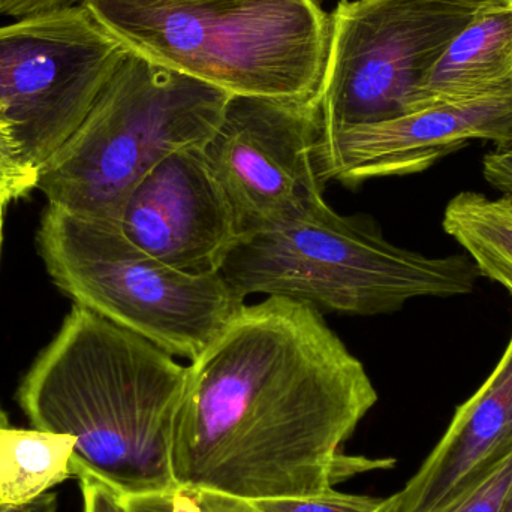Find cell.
Returning a JSON list of instances; mask_svg holds the SVG:
<instances>
[{"instance_id":"22","label":"cell","mask_w":512,"mask_h":512,"mask_svg":"<svg viewBox=\"0 0 512 512\" xmlns=\"http://www.w3.org/2000/svg\"><path fill=\"white\" fill-rule=\"evenodd\" d=\"M83 0H0V15L21 18L51 9L78 5Z\"/></svg>"},{"instance_id":"24","label":"cell","mask_w":512,"mask_h":512,"mask_svg":"<svg viewBox=\"0 0 512 512\" xmlns=\"http://www.w3.org/2000/svg\"><path fill=\"white\" fill-rule=\"evenodd\" d=\"M173 512H195V502L191 493L180 490L176 496V507Z\"/></svg>"},{"instance_id":"20","label":"cell","mask_w":512,"mask_h":512,"mask_svg":"<svg viewBox=\"0 0 512 512\" xmlns=\"http://www.w3.org/2000/svg\"><path fill=\"white\" fill-rule=\"evenodd\" d=\"M483 176L501 194L512 195V138L493 144L483 158Z\"/></svg>"},{"instance_id":"17","label":"cell","mask_w":512,"mask_h":512,"mask_svg":"<svg viewBox=\"0 0 512 512\" xmlns=\"http://www.w3.org/2000/svg\"><path fill=\"white\" fill-rule=\"evenodd\" d=\"M84 512H173L179 492L128 495L92 477L78 478Z\"/></svg>"},{"instance_id":"28","label":"cell","mask_w":512,"mask_h":512,"mask_svg":"<svg viewBox=\"0 0 512 512\" xmlns=\"http://www.w3.org/2000/svg\"><path fill=\"white\" fill-rule=\"evenodd\" d=\"M0 510H2V508H0Z\"/></svg>"},{"instance_id":"25","label":"cell","mask_w":512,"mask_h":512,"mask_svg":"<svg viewBox=\"0 0 512 512\" xmlns=\"http://www.w3.org/2000/svg\"><path fill=\"white\" fill-rule=\"evenodd\" d=\"M501 512H512V480L510 487H508L507 498H505L504 507Z\"/></svg>"},{"instance_id":"6","label":"cell","mask_w":512,"mask_h":512,"mask_svg":"<svg viewBox=\"0 0 512 512\" xmlns=\"http://www.w3.org/2000/svg\"><path fill=\"white\" fill-rule=\"evenodd\" d=\"M36 243L51 279L74 304L189 363L246 306L222 273L176 270L126 239L117 225L47 206Z\"/></svg>"},{"instance_id":"18","label":"cell","mask_w":512,"mask_h":512,"mask_svg":"<svg viewBox=\"0 0 512 512\" xmlns=\"http://www.w3.org/2000/svg\"><path fill=\"white\" fill-rule=\"evenodd\" d=\"M39 170L24 156L14 129L0 117V206L26 197L38 186Z\"/></svg>"},{"instance_id":"2","label":"cell","mask_w":512,"mask_h":512,"mask_svg":"<svg viewBox=\"0 0 512 512\" xmlns=\"http://www.w3.org/2000/svg\"><path fill=\"white\" fill-rule=\"evenodd\" d=\"M186 381L173 355L74 304L17 400L33 429L74 438L72 477L128 495L180 492L173 448Z\"/></svg>"},{"instance_id":"27","label":"cell","mask_w":512,"mask_h":512,"mask_svg":"<svg viewBox=\"0 0 512 512\" xmlns=\"http://www.w3.org/2000/svg\"><path fill=\"white\" fill-rule=\"evenodd\" d=\"M3 207L0 206V251H2Z\"/></svg>"},{"instance_id":"12","label":"cell","mask_w":512,"mask_h":512,"mask_svg":"<svg viewBox=\"0 0 512 512\" xmlns=\"http://www.w3.org/2000/svg\"><path fill=\"white\" fill-rule=\"evenodd\" d=\"M512 450V334L477 393L459 406L420 471L393 495L396 512H433Z\"/></svg>"},{"instance_id":"14","label":"cell","mask_w":512,"mask_h":512,"mask_svg":"<svg viewBox=\"0 0 512 512\" xmlns=\"http://www.w3.org/2000/svg\"><path fill=\"white\" fill-rule=\"evenodd\" d=\"M74 438L17 429L0 412V508L26 507L72 477Z\"/></svg>"},{"instance_id":"21","label":"cell","mask_w":512,"mask_h":512,"mask_svg":"<svg viewBox=\"0 0 512 512\" xmlns=\"http://www.w3.org/2000/svg\"><path fill=\"white\" fill-rule=\"evenodd\" d=\"M191 493L195 502V512H262L252 501L212 492V490H194Z\"/></svg>"},{"instance_id":"15","label":"cell","mask_w":512,"mask_h":512,"mask_svg":"<svg viewBox=\"0 0 512 512\" xmlns=\"http://www.w3.org/2000/svg\"><path fill=\"white\" fill-rule=\"evenodd\" d=\"M442 227L465 249L481 277L512 295V195L460 192L445 207Z\"/></svg>"},{"instance_id":"11","label":"cell","mask_w":512,"mask_h":512,"mask_svg":"<svg viewBox=\"0 0 512 512\" xmlns=\"http://www.w3.org/2000/svg\"><path fill=\"white\" fill-rule=\"evenodd\" d=\"M512 138V93L436 105L396 119L324 129L315 161L322 182L358 185L423 173L471 141Z\"/></svg>"},{"instance_id":"19","label":"cell","mask_w":512,"mask_h":512,"mask_svg":"<svg viewBox=\"0 0 512 512\" xmlns=\"http://www.w3.org/2000/svg\"><path fill=\"white\" fill-rule=\"evenodd\" d=\"M262 512H396L393 496L387 499L345 495L331 490L309 498L252 501Z\"/></svg>"},{"instance_id":"23","label":"cell","mask_w":512,"mask_h":512,"mask_svg":"<svg viewBox=\"0 0 512 512\" xmlns=\"http://www.w3.org/2000/svg\"><path fill=\"white\" fill-rule=\"evenodd\" d=\"M59 502L54 496L47 495L39 498L38 501L26 505V507L3 508L0 512H57Z\"/></svg>"},{"instance_id":"16","label":"cell","mask_w":512,"mask_h":512,"mask_svg":"<svg viewBox=\"0 0 512 512\" xmlns=\"http://www.w3.org/2000/svg\"><path fill=\"white\" fill-rule=\"evenodd\" d=\"M512 480V450L456 498L433 512H501Z\"/></svg>"},{"instance_id":"9","label":"cell","mask_w":512,"mask_h":512,"mask_svg":"<svg viewBox=\"0 0 512 512\" xmlns=\"http://www.w3.org/2000/svg\"><path fill=\"white\" fill-rule=\"evenodd\" d=\"M321 132L318 101L231 96L203 152L233 206L242 239L324 203L315 161Z\"/></svg>"},{"instance_id":"13","label":"cell","mask_w":512,"mask_h":512,"mask_svg":"<svg viewBox=\"0 0 512 512\" xmlns=\"http://www.w3.org/2000/svg\"><path fill=\"white\" fill-rule=\"evenodd\" d=\"M512 93V2L478 6L418 90L415 111Z\"/></svg>"},{"instance_id":"10","label":"cell","mask_w":512,"mask_h":512,"mask_svg":"<svg viewBox=\"0 0 512 512\" xmlns=\"http://www.w3.org/2000/svg\"><path fill=\"white\" fill-rule=\"evenodd\" d=\"M120 231L144 252L176 270L221 273L242 240L239 221L203 147L159 162L129 195Z\"/></svg>"},{"instance_id":"4","label":"cell","mask_w":512,"mask_h":512,"mask_svg":"<svg viewBox=\"0 0 512 512\" xmlns=\"http://www.w3.org/2000/svg\"><path fill=\"white\" fill-rule=\"evenodd\" d=\"M230 93L126 51L71 137L39 167L48 206L119 227L138 183L167 156L204 147Z\"/></svg>"},{"instance_id":"1","label":"cell","mask_w":512,"mask_h":512,"mask_svg":"<svg viewBox=\"0 0 512 512\" xmlns=\"http://www.w3.org/2000/svg\"><path fill=\"white\" fill-rule=\"evenodd\" d=\"M376 402L366 367L318 309L282 297L246 304L188 366L174 480L248 501L324 495L396 463L342 451Z\"/></svg>"},{"instance_id":"3","label":"cell","mask_w":512,"mask_h":512,"mask_svg":"<svg viewBox=\"0 0 512 512\" xmlns=\"http://www.w3.org/2000/svg\"><path fill=\"white\" fill-rule=\"evenodd\" d=\"M81 3L128 50L231 96L318 101L331 39L321 0Z\"/></svg>"},{"instance_id":"26","label":"cell","mask_w":512,"mask_h":512,"mask_svg":"<svg viewBox=\"0 0 512 512\" xmlns=\"http://www.w3.org/2000/svg\"><path fill=\"white\" fill-rule=\"evenodd\" d=\"M453 2L468 3V5L477 6L478 8V6L486 5V3L493 2V0H453Z\"/></svg>"},{"instance_id":"7","label":"cell","mask_w":512,"mask_h":512,"mask_svg":"<svg viewBox=\"0 0 512 512\" xmlns=\"http://www.w3.org/2000/svg\"><path fill=\"white\" fill-rule=\"evenodd\" d=\"M477 9L453 0H340L318 96L322 128L414 113L424 78Z\"/></svg>"},{"instance_id":"5","label":"cell","mask_w":512,"mask_h":512,"mask_svg":"<svg viewBox=\"0 0 512 512\" xmlns=\"http://www.w3.org/2000/svg\"><path fill=\"white\" fill-rule=\"evenodd\" d=\"M221 273L246 298H289L354 316L387 315L414 298L471 294L481 277L468 255L399 248L375 225L339 215L325 201L295 221L243 237Z\"/></svg>"},{"instance_id":"8","label":"cell","mask_w":512,"mask_h":512,"mask_svg":"<svg viewBox=\"0 0 512 512\" xmlns=\"http://www.w3.org/2000/svg\"><path fill=\"white\" fill-rule=\"evenodd\" d=\"M126 51L83 3L0 26V117L30 164L71 137Z\"/></svg>"}]
</instances>
